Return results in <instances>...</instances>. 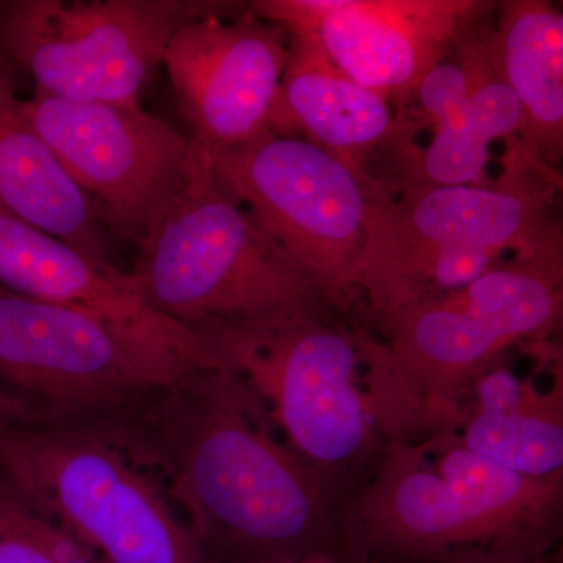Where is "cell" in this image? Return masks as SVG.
Returning <instances> with one entry per match:
<instances>
[{"label": "cell", "instance_id": "cell-1", "mask_svg": "<svg viewBox=\"0 0 563 563\" xmlns=\"http://www.w3.org/2000/svg\"><path fill=\"white\" fill-rule=\"evenodd\" d=\"M181 507L214 563L340 553L347 496L292 453L258 399L220 365L106 420Z\"/></svg>", "mask_w": 563, "mask_h": 563}, {"label": "cell", "instance_id": "cell-2", "mask_svg": "<svg viewBox=\"0 0 563 563\" xmlns=\"http://www.w3.org/2000/svg\"><path fill=\"white\" fill-rule=\"evenodd\" d=\"M563 474L529 477L463 446L454 432L391 440L347 501L350 563L539 559L563 550Z\"/></svg>", "mask_w": 563, "mask_h": 563}, {"label": "cell", "instance_id": "cell-3", "mask_svg": "<svg viewBox=\"0 0 563 563\" xmlns=\"http://www.w3.org/2000/svg\"><path fill=\"white\" fill-rule=\"evenodd\" d=\"M563 318L562 251L496 263L472 284L377 321L369 376L388 442L454 432L472 385Z\"/></svg>", "mask_w": 563, "mask_h": 563}, {"label": "cell", "instance_id": "cell-4", "mask_svg": "<svg viewBox=\"0 0 563 563\" xmlns=\"http://www.w3.org/2000/svg\"><path fill=\"white\" fill-rule=\"evenodd\" d=\"M561 177L542 168L520 141L504 172L484 185H413L368 191L365 250L350 290L369 313L391 314L466 287L512 252L520 257L562 251L554 220Z\"/></svg>", "mask_w": 563, "mask_h": 563}, {"label": "cell", "instance_id": "cell-5", "mask_svg": "<svg viewBox=\"0 0 563 563\" xmlns=\"http://www.w3.org/2000/svg\"><path fill=\"white\" fill-rule=\"evenodd\" d=\"M195 332L258 399L292 453L347 499L365 484L388 443L369 377L368 332L335 314Z\"/></svg>", "mask_w": 563, "mask_h": 563}, {"label": "cell", "instance_id": "cell-6", "mask_svg": "<svg viewBox=\"0 0 563 563\" xmlns=\"http://www.w3.org/2000/svg\"><path fill=\"white\" fill-rule=\"evenodd\" d=\"M144 301L185 328L272 325L336 309L209 169L140 244L131 272Z\"/></svg>", "mask_w": 563, "mask_h": 563}, {"label": "cell", "instance_id": "cell-7", "mask_svg": "<svg viewBox=\"0 0 563 563\" xmlns=\"http://www.w3.org/2000/svg\"><path fill=\"white\" fill-rule=\"evenodd\" d=\"M0 473L103 563H214L109 422L3 429Z\"/></svg>", "mask_w": 563, "mask_h": 563}, {"label": "cell", "instance_id": "cell-8", "mask_svg": "<svg viewBox=\"0 0 563 563\" xmlns=\"http://www.w3.org/2000/svg\"><path fill=\"white\" fill-rule=\"evenodd\" d=\"M196 365L218 363L191 329L133 328L0 287V380L44 421L110 420Z\"/></svg>", "mask_w": 563, "mask_h": 563}, {"label": "cell", "instance_id": "cell-9", "mask_svg": "<svg viewBox=\"0 0 563 563\" xmlns=\"http://www.w3.org/2000/svg\"><path fill=\"white\" fill-rule=\"evenodd\" d=\"M217 7L181 0L0 2V55L55 98L141 106L176 32Z\"/></svg>", "mask_w": 563, "mask_h": 563}, {"label": "cell", "instance_id": "cell-10", "mask_svg": "<svg viewBox=\"0 0 563 563\" xmlns=\"http://www.w3.org/2000/svg\"><path fill=\"white\" fill-rule=\"evenodd\" d=\"M207 169L332 306L346 309L365 250L368 181L309 141L272 131L220 152Z\"/></svg>", "mask_w": 563, "mask_h": 563}, {"label": "cell", "instance_id": "cell-11", "mask_svg": "<svg viewBox=\"0 0 563 563\" xmlns=\"http://www.w3.org/2000/svg\"><path fill=\"white\" fill-rule=\"evenodd\" d=\"M25 113L102 224L141 244L192 177L190 141L141 106L35 88Z\"/></svg>", "mask_w": 563, "mask_h": 563}, {"label": "cell", "instance_id": "cell-12", "mask_svg": "<svg viewBox=\"0 0 563 563\" xmlns=\"http://www.w3.org/2000/svg\"><path fill=\"white\" fill-rule=\"evenodd\" d=\"M224 7L176 32L162 65L191 129L192 173L220 152L268 131L290 35L247 11L231 18Z\"/></svg>", "mask_w": 563, "mask_h": 563}, {"label": "cell", "instance_id": "cell-13", "mask_svg": "<svg viewBox=\"0 0 563 563\" xmlns=\"http://www.w3.org/2000/svg\"><path fill=\"white\" fill-rule=\"evenodd\" d=\"M496 2L484 0H262L258 20L310 32L336 65L388 101H409L463 33Z\"/></svg>", "mask_w": 563, "mask_h": 563}, {"label": "cell", "instance_id": "cell-14", "mask_svg": "<svg viewBox=\"0 0 563 563\" xmlns=\"http://www.w3.org/2000/svg\"><path fill=\"white\" fill-rule=\"evenodd\" d=\"M492 20L474 25L421 80L415 92L433 136L424 150L401 152L402 181L413 185L488 184L490 144L521 131V109L496 68Z\"/></svg>", "mask_w": 563, "mask_h": 563}, {"label": "cell", "instance_id": "cell-15", "mask_svg": "<svg viewBox=\"0 0 563 563\" xmlns=\"http://www.w3.org/2000/svg\"><path fill=\"white\" fill-rule=\"evenodd\" d=\"M288 58L268 131L306 135L373 185L366 158L402 133L390 101L363 87L329 57L310 32L288 33Z\"/></svg>", "mask_w": 563, "mask_h": 563}, {"label": "cell", "instance_id": "cell-16", "mask_svg": "<svg viewBox=\"0 0 563 563\" xmlns=\"http://www.w3.org/2000/svg\"><path fill=\"white\" fill-rule=\"evenodd\" d=\"M0 287L133 328L161 332L187 329L152 310L131 273L88 257L3 209Z\"/></svg>", "mask_w": 563, "mask_h": 563}, {"label": "cell", "instance_id": "cell-17", "mask_svg": "<svg viewBox=\"0 0 563 563\" xmlns=\"http://www.w3.org/2000/svg\"><path fill=\"white\" fill-rule=\"evenodd\" d=\"M0 209L109 262V235L84 191L65 172L18 98L13 65L0 55Z\"/></svg>", "mask_w": 563, "mask_h": 563}, {"label": "cell", "instance_id": "cell-18", "mask_svg": "<svg viewBox=\"0 0 563 563\" xmlns=\"http://www.w3.org/2000/svg\"><path fill=\"white\" fill-rule=\"evenodd\" d=\"M496 68L521 109L518 141L542 168L561 177L563 152V14L544 0H509L493 10Z\"/></svg>", "mask_w": 563, "mask_h": 563}, {"label": "cell", "instance_id": "cell-19", "mask_svg": "<svg viewBox=\"0 0 563 563\" xmlns=\"http://www.w3.org/2000/svg\"><path fill=\"white\" fill-rule=\"evenodd\" d=\"M463 446L529 477L563 474V379L542 390L501 362L466 393L454 431Z\"/></svg>", "mask_w": 563, "mask_h": 563}, {"label": "cell", "instance_id": "cell-20", "mask_svg": "<svg viewBox=\"0 0 563 563\" xmlns=\"http://www.w3.org/2000/svg\"><path fill=\"white\" fill-rule=\"evenodd\" d=\"M0 563H103L0 473Z\"/></svg>", "mask_w": 563, "mask_h": 563}, {"label": "cell", "instance_id": "cell-21", "mask_svg": "<svg viewBox=\"0 0 563 563\" xmlns=\"http://www.w3.org/2000/svg\"><path fill=\"white\" fill-rule=\"evenodd\" d=\"M44 421L43 413L35 406L16 393L5 390L0 385V431L11 426L29 424Z\"/></svg>", "mask_w": 563, "mask_h": 563}, {"label": "cell", "instance_id": "cell-22", "mask_svg": "<svg viewBox=\"0 0 563 563\" xmlns=\"http://www.w3.org/2000/svg\"><path fill=\"white\" fill-rule=\"evenodd\" d=\"M261 563H344L340 553L333 551H321L302 555H290V558L272 559Z\"/></svg>", "mask_w": 563, "mask_h": 563}, {"label": "cell", "instance_id": "cell-23", "mask_svg": "<svg viewBox=\"0 0 563 563\" xmlns=\"http://www.w3.org/2000/svg\"><path fill=\"white\" fill-rule=\"evenodd\" d=\"M343 562L350 563L346 561ZM446 563H563V550L555 551L553 554L543 555V558L528 559V561H517V559L476 558Z\"/></svg>", "mask_w": 563, "mask_h": 563}]
</instances>
